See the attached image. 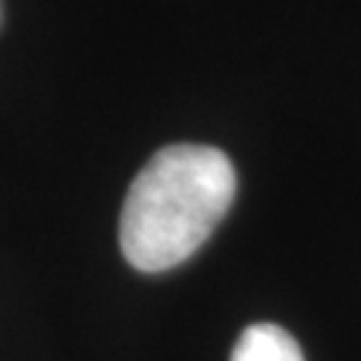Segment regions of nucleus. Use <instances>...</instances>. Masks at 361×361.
Instances as JSON below:
<instances>
[{
  "label": "nucleus",
  "mask_w": 361,
  "mask_h": 361,
  "mask_svg": "<svg viewBox=\"0 0 361 361\" xmlns=\"http://www.w3.org/2000/svg\"><path fill=\"white\" fill-rule=\"evenodd\" d=\"M231 158L209 145H169L134 177L121 212V252L131 268L164 273L204 246L235 198Z\"/></svg>",
  "instance_id": "f257e3e1"
},
{
  "label": "nucleus",
  "mask_w": 361,
  "mask_h": 361,
  "mask_svg": "<svg viewBox=\"0 0 361 361\" xmlns=\"http://www.w3.org/2000/svg\"><path fill=\"white\" fill-rule=\"evenodd\" d=\"M231 361H305V356L279 324H252L233 345Z\"/></svg>",
  "instance_id": "f03ea898"
}]
</instances>
